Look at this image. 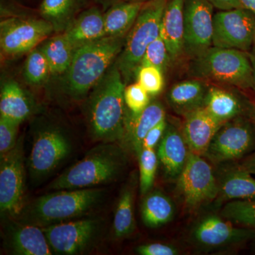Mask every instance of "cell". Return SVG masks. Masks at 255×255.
I'll list each match as a JSON object with an SVG mask.
<instances>
[{
	"instance_id": "obj_1",
	"label": "cell",
	"mask_w": 255,
	"mask_h": 255,
	"mask_svg": "<svg viewBox=\"0 0 255 255\" xmlns=\"http://www.w3.org/2000/svg\"><path fill=\"white\" fill-rule=\"evenodd\" d=\"M127 84L114 63L92 89L87 107V118L92 138L100 142L124 140L126 119L124 90Z\"/></svg>"
},
{
	"instance_id": "obj_2",
	"label": "cell",
	"mask_w": 255,
	"mask_h": 255,
	"mask_svg": "<svg viewBox=\"0 0 255 255\" xmlns=\"http://www.w3.org/2000/svg\"><path fill=\"white\" fill-rule=\"evenodd\" d=\"M125 41L126 37L105 36L77 49L70 68L63 75L67 95L79 100L92 91L115 63Z\"/></svg>"
},
{
	"instance_id": "obj_3",
	"label": "cell",
	"mask_w": 255,
	"mask_h": 255,
	"mask_svg": "<svg viewBox=\"0 0 255 255\" xmlns=\"http://www.w3.org/2000/svg\"><path fill=\"white\" fill-rule=\"evenodd\" d=\"M127 163V155L117 142H101L50 183L48 189H87L112 182L121 175Z\"/></svg>"
},
{
	"instance_id": "obj_4",
	"label": "cell",
	"mask_w": 255,
	"mask_h": 255,
	"mask_svg": "<svg viewBox=\"0 0 255 255\" xmlns=\"http://www.w3.org/2000/svg\"><path fill=\"white\" fill-rule=\"evenodd\" d=\"M102 189L87 188L58 190L24 206L17 216L20 222L46 227L84 216L102 201Z\"/></svg>"
},
{
	"instance_id": "obj_5",
	"label": "cell",
	"mask_w": 255,
	"mask_h": 255,
	"mask_svg": "<svg viewBox=\"0 0 255 255\" xmlns=\"http://www.w3.org/2000/svg\"><path fill=\"white\" fill-rule=\"evenodd\" d=\"M191 75L243 89H255L254 75L246 52L212 46L193 59Z\"/></svg>"
},
{
	"instance_id": "obj_6",
	"label": "cell",
	"mask_w": 255,
	"mask_h": 255,
	"mask_svg": "<svg viewBox=\"0 0 255 255\" xmlns=\"http://www.w3.org/2000/svg\"><path fill=\"white\" fill-rule=\"evenodd\" d=\"M169 0H150L144 3L126 37L125 44L116 63L125 83L135 78L147 47L159 36L160 24Z\"/></svg>"
},
{
	"instance_id": "obj_7",
	"label": "cell",
	"mask_w": 255,
	"mask_h": 255,
	"mask_svg": "<svg viewBox=\"0 0 255 255\" xmlns=\"http://www.w3.org/2000/svg\"><path fill=\"white\" fill-rule=\"evenodd\" d=\"M203 157L189 151L185 166L176 180L178 196L189 211L199 209L219 196L217 178Z\"/></svg>"
},
{
	"instance_id": "obj_8",
	"label": "cell",
	"mask_w": 255,
	"mask_h": 255,
	"mask_svg": "<svg viewBox=\"0 0 255 255\" xmlns=\"http://www.w3.org/2000/svg\"><path fill=\"white\" fill-rule=\"evenodd\" d=\"M255 149V125L240 116L223 124L215 134L204 157L214 163L238 160Z\"/></svg>"
},
{
	"instance_id": "obj_9",
	"label": "cell",
	"mask_w": 255,
	"mask_h": 255,
	"mask_svg": "<svg viewBox=\"0 0 255 255\" xmlns=\"http://www.w3.org/2000/svg\"><path fill=\"white\" fill-rule=\"evenodd\" d=\"M73 145L61 129L47 127L36 132L29 157L28 170L34 182H41L71 153Z\"/></svg>"
},
{
	"instance_id": "obj_10",
	"label": "cell",
	"mask_w": 255,
	"mask_h": 255,
	"mask_svg": "<svg viewBox=\"0 0 255 255\" xmlns=\"http://www.w3.org/2000/svg\"><path fill=\"white\" fill-rule=\"evenodd\" d=\"M53 32V26L43 18H6L0 24L1 54L12 58L29 53Z\"/></svg>"
},
{
	"instance_id": "obj_11",
	"label": "cell",
	"mask_w": 255,
	"mask_h": 255,
	"mask_svg": "<svg viewBox=\"0 0 255 255\" xmlns=\"http://www.w3.org/2000/svg\"><path fill=\"white\" fill-rule=\"evenodd\" d=\"M191 238L193 243L201 249L213 251L253 241L255 231L236 226L222 216L209 214L196 223Z\"/></svg>"
},
{
	"instance_id": "obj_12",
	"label": "cell",
	"mask_w": 255,
	"mask_h": 255,
	"mask_svg": "<svg viewBox=\"0 0 255 255\" xmlns=\"http://www.w3.org/2000/svg\"><path fill=\"white\" fill-rule=\"evenodd\" d=\"M255 14L245 8L214 14L213 46L248 52L253 47Z\"/></svg>"
},
{
	"instance_id": "obj_13",
	"label": "cell",
	"mask_w": 255,
	"mask_h": 255,
	"mask_svg": "<svg viewBox=\"0 0 255 255\" xmlns=\"http://www.w3.org/2000/svg\"><path fill=\"white\" fill-rule=\"evenodd\" d=\"M101 222L96 219L70 221L43 227L53 253L80 255L88 251L100 236Z\"/></svg>"
},
{
	"instance_id": "obj_14",
	"label": "cell",
	"mask_w": 255,
	"mask_h": 255,
	"mask_svg": "<svg viewBox=\"0 0 255 255\" xmlns=\"http://www.w3.org/2000/svg\"><path fill=\"white\" fill-rule=\"evenodd\" d=\"M25 189L23 143L18 140L14 148L1 156L0 210L3 214L17 217L23 206Z\"/></svg>"
},
{
	"instance_id": "obj_15",
	"label": "cell",
	"mask_w": 255,
	"mask_h": 255,
	"mask_svg": "<svg viewBox=\"0 0 255 255\" xmlns=\"http://www.w3.org/2000/svg\"><path fill=\"white\" fill-rule=\"evenodd\" d=\"M214 8L207 0L184 1V53L193 59L213 46Z\"/></svg>"
},
{
	"instance_id": "obj_16",
	"label": "cell",
	"mask_w": 255,
	"mask_h": 255,
	"mask_svg": "<svg viewBox=\"0 0 255 255\" xmlns=\"http://www.w3.org/2000/svg\"><path fill=\"white\" fill-rule=\"evenodd\" d=\"M184 117L182 132L189 150L204 156L215 134L223 124L211 117L204 107Z\"/></svg>"
},
{
	"instance_id": "obj_17",
	"label": "cell",
	"mask_w": 255,
	"mask_h": 255,
	"mask_svg": "<svg viewBox=\"0 0 255 255\" xmlns=\"http://www.w3.org/2000/svg\"><path fill=\"white\" fill-rule=\"evenodd\" d=\"M189 152L182 132L174 125L167 124L157 154L167 179L177 180L187 162Z\"/></svg>"
},
{
	"instance_id": "obj_18",
	"label": "cell",
	"mask_w": 255,
	"mask_h": 255,
	"mask_svg": "<svg viewBox=\"0 0 255 255\" xmlns=\"http://www.w3.org/2000/svg\"><path fill=\"white\" fill-rule=\"evenodd\" d=\"M7 241L9 250L14 255H53L43 228L35 225L13 223L9 228Z\"/></svg>"
},
{
	"instance_id": "obj_19",
	"label": "cell",
	"mask_w": 255,
	"mask_h": 255,
	"mask_svg": "<svg viewBox=\"0 0 255 255\" xmlns=\"http://www.w3.org/2000/svg\"><path fill=\"white\" fill-rule=\"evenodd\" d=\"M36 105L33 97L18 82L8 80L0 95V117L18 124L33 115Z\"/></svg>"
},
{
	"instance_id": "obj_20",
	"label": "cell",
	"mask_w": 255,
	"mask_h": 255,
	"mask_svg": "<svg viewBox=\"0 0 255 255\" xmlns=\"http://www.w3.org/2000/svg\"><path fill=\"white\" fill-rule=\"evenodd\" d=\"M184 1L169 0L161 21L159 35L172 60L177 59L184 53Z\"/></svg>"
},
{
	"instance_id": "obj_21",
	"label": "cell",
	"mask_w": 255,
	"mask_h": 255,
	"mask_svg": "<svg viewBox=\"0 0 255 255\" xmlns=\"http://www.w3.org/2000/svg\"><path fill=\"white\" fill-rule=\"evenodd\" d=\"M75 49L107 36L105 17L97 8L82 11L63 32Z\"/></svg>"
},
{
	"instance_id": "obj_22",
	"label": "cell",
	"mask_w": 255,
	"mask_h": 255,
	"mask_svg": "<svg viewBox=\"0 0 255 255\" xmlns=\"http://www.w3.org/2000/svg\"><path fill=\"white\" fill-rule=\"evenodd\" d=\"M166 113L163 106L157 101L150 102L148 106L137 115L129 112L126 119V133L124 139L131 143L137 155L142 151V143L147 132L152 128L165 120Z\"/></svg>"
},
{
	"instance_id": "obj_23",
	"label": "cell",
	"mask_w": 255,
	"mask_h": 255,
	"mask_svg": "<svg viewBox=\"0 0 255 255\" xmlns=\"http://www.w3.org/2000/svg\"><path fill=\"white\" fill-rule=\"evenodd\" d=\"M208 90L209 88L201 80L178 82L169 90L167 102L174 112L185 117L204 107Z\"/></svg>"
},
{
	"instance_id": "obj_24",
	"label": "cell",
	"mask_w": 255,
	"mask_h": 255,
	"mask_svg": "<svg viewBox=\"0 0 255 255\" xmlns=\"http://www.w3.org/2000/svg\"><path fill=\"white\" fill-rule=\"evenodd\" d=\"M221 201L255 200V179L239 165L228 169L217 179Z\"/></svg>"
},
{
	"instance_id": "obj_25",
	"label": "cell",
	"mask_w": 255,
	"mask_h": 255,
	"mask_svg": "<svg viewBox=\"0 0 255 255\" xmlns=\"http://www.w3.org/2000/svg\"><path fill=\"white\" fill-rule=\"evenodd\" d=\"M250 105V104H249ZM240 97L219 87H210L204 108L221 124L246 114L248 106Z\"/></svg>"
},
{
	"instance_id": "obj_26",
	"label": "cell",
	"mask_w": 255,
	"mask_h": 255,
	"mask_svg": "<svg viewBox=\"0 0 255 255\" xmlns=\"http://www.w3.org/2000/svg\"><path fill=\"white\" fill-rule=\"evenodd\" d=\"M144 2L128 1L111 6L104 14L107 36L127 37Z\"/></svg>"
},
{
	"instance_id": "obj_27",
	"label": "cell",
	"mask_w": 255,
	"mask_h": 255,
	"mask_svg": "<svg viewBox=\"0 0 255 255\" xmlns=\"http://www.w3.org/2000/svg\"><path fill=\"white\" fill-rule=\"evenodd\" d=\"M145 196L140 209L145 226L159 228L173 219L175 206L169 196L159 191H150Z\"/></svg>"
},
{
	"instance_id": "obj_28",
	"label": "cell",
	"mask_w": 255,
	"mask_h": 255,
	"mask_svg": "<svg viewBox=\"0 0 255 255\" xmlns=\"http://www.w3.org/2000/svg\"><path fill=\"white\" fill-rule=\"evenodd\" d=\"M83 0H43L42 18L53 26L55 33H63L78 16Z\"/></svg>"
},
{
	"instance_id": "obj_29",
	"label": "cell",
	"mask_w": 255,
	"mask_h": 255,
	"mask_svg": "<svg viewBox=\"0 0 255 255\" xmlns=\"http://www.w3.org/2000/svg\"><path fill=\"white\" fill-rule=\"evenodd\" d=\"M135 182L134 179L133 182L127 184L121 192L113 223L114 236L117 239L127 238L135 231Z\"/></svg>"
},
{
	"instance_id": "obj_30",
	"label": "cell",
	"mask_w": 255,
	"mask_h": 255,
	"mask_svg": "<svg viewBox=\"0 0 255 255\" xmlns=\"http://www.w3.org/2000/svg\"><path fill=\"white\" fill-rule=\"evenodd\" d=\"M52 75H63L70 68L76 49L63 33L47 40L41 47Z\"/></svg>"
},
{
	"instance_id": "obj_31",
	"label": "cell",
	"mask_w": 255,
	"mask_h": 255,
	"mask_svg": "<svg viewBox=\"0 0 255 255\" xmlns=\"http://www.w3.org/2000/svg\"><path fill=\"white\" fill-rule=\"evenodd\" d=\"M49 63L41 47L28 53L23 68V77L31 85H41L51 76Z\"/></svg>"
},
{
	"instance_id": "obj_32",
	"label": "cell",
	"mask_w": 255,
	"mask_h": 255,
	"mask_svg": "<svg viewBox=\"0 0 255 255\" xmlns=\"http://www.w3.org/2000/svg\"><path fill=\"white\" fill-rule=\"evenodd\" d=\"M220 214L236 226L255 231V200L228 201Z\"/></svg>"
},
{
	"instance_id": "obj_33",
	"label": "cell",
	"mask_w": 255,
	"mask_h": 255,
	"mask_svg": "<svg viewBox=\"0 0 255 255\" xmlns=\"http://www.w3.org/2000/svg\"><path fill=\"white\" fill-rule=\"evenodd\" d=\"M137 156L140 168V191L142 196H145L153 187L159 159L154 149L143 148Z\"/></svg>"
},
{
	"instance_id": "obj_34",
	"label": "cell",
	"mask_w": 255,
	"mask_h": 255,
	"mask_svg": "<svg viewBox=\"0 0 255 255\" xmlns=\"http://www.w3.org/2000/svg\"><path fill=\"white\" fill-rule=\"evenodd\" d=\"M135 79L150 96L159 95L164 88L163 72L149 65H140Z\"/></svg>"
},
{
	"instance_id": "obj_35",
	"label": "cell",
	"mask_w": 255,
	"mask_h": 255,
	"mask_svg": "<svg viewBox=\"0 0 255 255\" xmlns=\"http://www.w3.org/2000/svg\"><path fill=\"white\" fill-rule=\"evenodd\" d=\"M171 60L167 46L160 35L149 44L140 65H149L164 72Z\"/></svg>"
},
{
	"instance_id": "obj_36",
	"label": "cell",
	"mask_w": 255,
	"mask_h": 255,
	"mask_svg": "<svg viewBox=\"0 0 255 255\" xmlns=\"http://www.w3.org/2000/svg\"><path fill=\"white\" fill-rule=\"evenodd\" d=\"M150 96L137 82L127 85L124 90L126 106L133 115L141 113L148 106Z\"/></svg>"
},
{
	"instance_id": "obj_37",
	"label": "cell",
	"mask_w": 255,
	"mask_h": 255,
	"mask_svg": "<svg viewBox=\"0 0 255 255\" xmlns=\"http://www.w3.org/2000/svg\"><path fill=\"white\" fill-rule=\"evenodd\" d=\"M19 125L12 121L0 117V155L7 153L17 144Z\"/></svg>"
},
{
	"instance_id": "obj_38",
	"label": "cell",
	"mask_w": 255,
	"mask_h": 255,
	"mask_svg": "<svg viewBox=\"0 0 255 255\" xmlns=\"http://www.w3.org/2000/svg\"><path fill=\"white\" fill-rule=\"evenodd\" d=\"M137 254L141 255H177L179 251L172 245L164 243H148L137 247Z\"/></svg>"
},
{
	"instance_id": "obj_39",
	"label": "cell",
	"mask_w": 255,
	"mask_h": 255,
	"mask_svg": "<svg viewBox=\"0 0 255 255\" xmlns=\"http://www.w3.org/2000/svg\"><path fill=\"white\" fill-rule=\"evenodd\" d=\"M167 126V122L164 120L156 125L155 127L152 128L144 138L142 143V148L155 149L156 146L159 145L162 140Z\"/></svg>"
},
{
	"instance_id": "obj_40",
	"label": "cell",
	"mask_w": 255,
	"mask_h": 255,
	"mask_svg": "<svg viewBox=\"0 0 255 255\" xmlns=\"http://www.w3.org/2000/svg\"><path fill=\"white\" fill-rule=\"evenodd\" d=\"M209 2L221 11L243 7L241 0H207Z\"/></svg>"
},
{
	"instance_id": "obj_41",
	"label": "cell",
	"mask_w": 255,
	"mask_h": 255,
	"mask_svg": "<svg viewBox=\"0 0 255 255\" xmlns=\"http://www.w3.org/2000/svg\"><path fill=\"white\" fill-rule=\"evenodd\" d=\"M239 166L247 172L255 175V149L251 153L246 156Z\"/></svg>"
},
{
	"instance_id": "obj_42",
	"label": "cell",
	"mask_w": 255,
	"mask_h": 255,
	"mask_svg": "<svg viewBox=\"0 0 255 255\" xmlns=\"http://www.w3.org/2000/svg\"><path fill=\"white\" fill-rule=\"evenodd\" d=\"M242 6L255 14V0H241Z\"/></svg>"
},
{
	"instance_id": "obj_43",
	"label": "cell",
	"mask_w": 255,
	"mask_h": 255,
	"mask_svg": "<svg viewBox=\"0 0 255 255\" xmlns=\"http://www.w3.org/2000/svg\"><path fill=\"white\" fill-rule=\"evenodd\" d=\"M97 2L100 3L106 8H110L114 4H119V3L124 2V1H130V0H96Z\"/></svg>"
},
{
	"instance_id": "obj_44",
	"label": "cell",
	"mask_w": 255,
	"mask_h": 255,
	"mask_svg": "<svg viewBox=\"0 0 255 255\" xmlns=\"http://www.w3.org/2000/svg\"><path fill=\"white\" fill-rule=\"evenodd\" d=\"M247 117L255 125V103L250 104L246 112Z\"/></svg>"
},
{
	"instance_id": "obj_45",
	"label": "cell",
	"mask_w": 255,
	"mask_h": 255,
	"mask_svg": "<svg viewBox=\"0 0 255 255\" xmlns=\"http://www.w3.org/2000/svg\"><path fill=\"white\" fill-rule=\"evenodd\" d=\"M250 58H251L252 65H253V75H254V80H255V55L249 53Z\"/></svg>"
},
{
	"instance_id": "obj_46",
	"label": "cell",
	"mask_w": 255,
	"mask_h": 255,
	"mask_svg": "<svg viewBox=\"0 0 255 255\" xmlns=\"http://www.w3.org/2000/svg\"><path fill=\"white\" fill-rule=\"evenodd\" d=\"M252 49H253V53H252V54L255 55V31L254 39H253V47H252Z\"/></svg>"
}]
</instances>
